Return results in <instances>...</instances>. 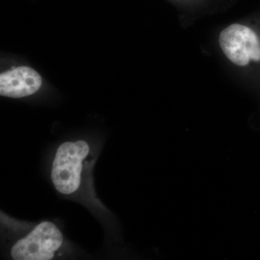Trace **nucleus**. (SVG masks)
<instances>
[{
  "label": "nucleus",
  "instance_id": "4",
  "mask_svg": "<svg viewBox=\"0 0 260 260\" xmlns=\"http://www.w3.org/2000/svg\"><path fill=\"white\" fill-rule=\"evenodd\" d=\"M42 85V78L35 70L20 66L0 75V95L20 99L37 93Z\"/></svg>",
  "mask_w": 260,
  "mask_h": 260
},
{
  "label": "nucleus",
  "instance_id": "3",
  "mask_svg": "<svg viewBox=\"0 0 260 260\" xmlns=\"http://www.w3.org/2000/svg\"><path fill=\"white\" fill-rule=\"evenodd\" d=\"M219 45L234 64L246 67L260 62V36L247 25L232 24L220 32Z\"/></svg>",
  "mask_w": 260,
  "mask_h": 260
},
{
  "label": "nucleus",
  "instance_id": "1",
  "mask_svg": "<svg viewBox=\"0 0 260 260\" xmlns=\"http://www.w3.org/2000/svg\"><path fill=\"white\" fill-rule=\"evenodd\" d=\"M90 153V146L83 140L66 142L56 150L51 178L56 190L70 194L79 189L83 161Z\"/></svg>",
  "mask_w": 260,
  "mask_h": 260
},
{
  "label": "nucleus",
  "instance_id": "2",
  "mask_svg": "<svg viewBox=\"0 0 260 260\" xmlns=\"http://www.w3.org/2000/svg\"><path fill=\"white\" fill-rule=\"evenodd\" d=\"M62 243L59 229L51 222H42L15 243L10 254L15 260H50Z\"/></svg>",
  "mask_w": 260,
  "mask_h": 260
}]
</instances>
